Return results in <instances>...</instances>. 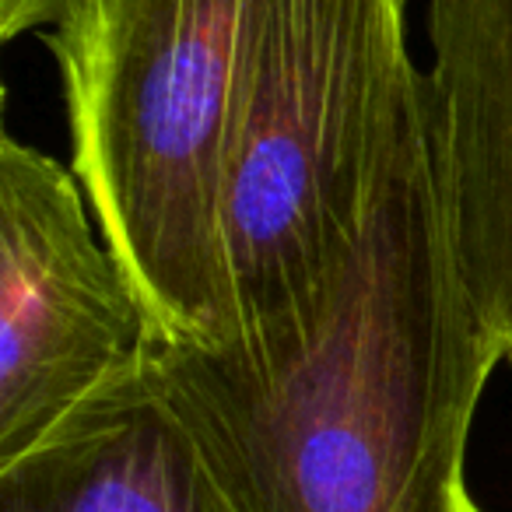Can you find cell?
I'll list each match as a JSON object with an SVG mask.
<instances>
[{"label":"cell","mask_w":512,"mask_h":512,"mask_svg":"<svg viewBox=\"0 0 512 512\" xmlns=\"http://www.w3.org/2000/svg\"><path fill=\"white\" fill-rule=\"evenodd\" d=\"M505 344L449 228L425 99L330 309L278 341H169L148 383L207 512H481L467 439Z\"/></svg>","instance_id":"cell-1"},{"label":"cell","mask_w":512,"mask_h":512,"mask_svg":"<svg viewBox=\"0 0 512 512\" xmlns=\"http://www.w3.org/2000/svg\"><path fill=\"white\" fill-rule=\"evenodd\" d=\"M421 99L407 0H256L228 148L221 341H278L327 313Z\"/></svg>","instance_id":"cell-2"},{"label":"cell","mask_w":512,"mask_h":512,"mask_svg":"<svg viewBox=\"0 0 512 512\" xmlns=\"http://www.w3.org/2000/svg\"><path fill=\"white\" fill-rule=\"evenodd\" d=\"M256 0H60L71 169L169 341L228 330L225 179Z\"/></svg>","instance_id":"cell-3"},{"label":"cell","mask_w":512,"mask_h":512,"mask_svg":"<svg viewBox=\"0 0 512 512\" xmlns=\"http://www.w3.org/2000/svg\"><path fill=\"white\" fill-rule=\"evenodd\" d=\"M155 320L71 165L0 141V470L148 372Z\"/></svg>","instance_id":"cell-4"},{"label":"cell","mask_w":512,"mask_h":512,"mask_svg":"<svg viewBox=\"0 0 512 512\" xmlns=\"http://www.w3.org/2000/svg\"><path fill=\"white\" fill-rule=\"evenodd\" d=\"M428 120L463 278L512 365V0H432Z\"/></svg>","instance_id":"cell-5"},{"label":"cell","mask_w":512,"mask_h":512,"mask_svg":"<svg viewBox=\"0 0 512 512\" xmlns=\"http://www.w3.org/2000/svg\"><path fill=\"white\" fill-rule=\"evenodd\" d=\"M0 512H207L190 449L148 383L113 393L0 470Z\"/></svg>","instance_id":"cell-6"},{"label":"cell","mask_w":512,"mask_h":512,"mask_svg":"<svg viewBox=\"0 0 512 512\" xmlns=\"http://www.w3.org/2000/svg\"><path fill=\"white\" fill-rule=\"evenodd\" d=\"M46 0H0V39H18L32 29H43Z\"/></svg>","instance_id":"cell-7"},{"label":"cell","mask_w":512,"mask_h":512,"mask_svg":"<svg viewBox=\"0 0 512 512\" xmlns=\"http://www.w3.org/2000/svg\"><path fill=\"white\" fill-rule=\"evenodd\" d=\"M57 8H60V0H46V22H43V29L53 22V15H57Z\"/></svg>","instance_id":"cell-8"}]
</instances>
